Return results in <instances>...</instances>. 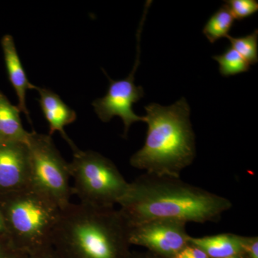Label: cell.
<instances>
[{
    "instance_id": "obj_11",
    "label": "cell",
    "mask_w": 258,
    "mask_h": 258,
    "mask_svg": "<svg viewBox=\"0 0 258 258\" xmlns=\"http://www.w3.org/2000/svg\"><path fill=\"white\" fill-rule=\"evenodd\" d=\"M1 45L10 83L18 96V108L27 115V118L31 123L26 106V93L28 90H37L38 87L28 81L17 52L13 37L10 35H5L2 39Z\"/></svg>"
},
{
    "instance_id": "obj_18",
    "label": "cell",
    "mask_w": 258,
    "mask_h": 258,
    "mask_svg": "<svg viewBox=\"0 0 258 258\" xmlns=\"http://www.w3.org/2000/svg\"><path fill=\"white\" fill-rule=\"evenodd\" d=\"M28 255L15 248L8 239L5 243L0 242V258H28Z\"/></svg>"
},
{
    "instance_id": "obj_24",
    "label": "cell",
    "mask_w": 258,
    "mask_h": 258,
    "mask_svg": "<svg viewBox=\"0 0 258 258\" xmlns=\"http://www.w3.org/2000/svg\"><path fill=\"white\" fill-rule=\"evenodd\" d=\"M228 258H246L245 255L244 256H235V257H231Z\"/></svg>"
},
{
    "instance_id": "obj_1",
    "label": "cell",
    "mask_w": 258,
    "mask_h": 258,
    "mask_svg": "<svg viewBox=\"0 0 258 258\" xmlns=\"http://www.w3.org/2000/svg\"><path fill=\"white\" fill-rule=\"evenodd\" d=\"M119 211L134 226L157 219L186 222H217L232 208L230 200L185 182L181 177L144 173L129 183Z\"/></svg>"
},
{
    "instance_id": "obj_10",
    "label": "cell",
    "mask_w": 258,
    "mask_h": 258,
    "mask_svg": "<svg viewBox=\"0 0 258 258\" xmlns=\"http://www.w3.org/2000/svg\"><path fill=\"white\" fill-rule=\"evenodd\" d=\"M37 91L40 94L39 103L42 113L50 126V133L48 135L52 137L55 132H60L61 136L71 146L74 152L79 150L64 130L66 125L71 124L77 118L76 112L66 105L58 95L50 90L38 87Z\"/></svg>"
},
{
    "instance_id": "obj_21",
    "label": "cell",
    "mask_w": 258,
    "mask_h": 258,
    "mask_svg": "<svg viewBox=\"0 0 258 258\" xmlns=\"http://www.w3.org/2000/svg\"><path fill=\"white\" fill-rule=\"evenodd\" d=\"M28 258H58L52 247L42 249L35 253L30 254Z\"/></svg>"
},
{
    "instance_id": "obj_12",
    "label": "cell",
    "mask_w": 258,
    "mask_h": 258,
    "mask_svg": "<svg viewBox=\"0 0 258 258\" xmlns=\"http://www.w3.org/2000/svg\"><path fill=\"white\" fill-rule=\"evenodd\" d=\"M249 237L233 233L194 237L190 236L189 243L203 250L210 258H228L245 255Z\"/></svg>"
},
{
    "instance_id": "obj_4",
    "label": "cell",
    "mask_w": 258,
    "mask_h": 258,
    "mask_svg": "<svg viewBox=\"0 0 258 258\" xmlns=\"http://www.w3.org/2000/svg\"><path fill=\"white\" fill-rule=\"evenodd\" d=\"M4 195L0 209L15 248L30 255L52 247L58 206L31 186Z\"/></svg>"
},
{
    "instance_id": "obj_2",
    "label": "cell",
    "mask_w": 258,
    "mask_h": 258,
    "mask_svg": "<svg viewBox=\"0 0 258 258\" xmlns=\"http://www.w3.org/2000/svg\"><path fill=\"white\" fill-rule=\"evenodd\" d=\"M130 226L119 210L70 203L52 237L58 258H132Z\"/></svg>"
},
{
    "instance_id": "obj_23",
    "label": "cell",
    "mask_w": 258,
    "mask_h": 258,
    "mask_svg": "<svg viewBox=\"0 0 258 258\" xmlns=\"http://www.w3.org/2000/svg\"><path fill=\"white\" fill-rule=\"evenodd\" d=\"M132 258H160L155 254L146 251V252H132Z\"/></svg>"
},
{
    "instance_id": "obj_19",
    "label": "cell",
    "mask_w": 258,
    "mask_h": 258,
    "mask_svg": "<svg viewBox=\"0 0 258 258\" xmlns=\"http://www.w3.org/2000/svg\"><path fill=\"white\" fill-rule=\"evenodd\" d=\"M174 258H210L203 250L191 244H188Z\"/></svg>"
},
{
    "instance_id": "obj_14",
    "label": "cell",
    "mask_w": 258,
    "mask_h": 258,
    "mask_svg": "<svg viewBox=\"0 0 258 258\" xmlns=\"http://www.w3.org/2000/svg\"><path fill=\"white\" fill-rule=\"evenodd\" d=\"M235 19L231 13L227 5H222L216 13L210 17L205 24L203 29V34L209 41L214 43L229 36L231 29L235 24Z\"/></svg>"
},
{
    "instance_id": "obj_15",
    "label": "cell",
    "mask_w": 258,
    "mask_h": 258,
    "mask_svg": "<svg viewBox=\"0 0 258 258\" xmlns=\"http://www.w3.org/2000/svg\"><path fill=\"white\" fill-rule=\"evenodd\" d=\"M219 63V71L224 77L242 74L250 69V66L232 47L226 49L223 53L212 57Z\"/></svg>"
},
{
    "instance_id": "obj_5",
    "label": "cell",
    "mask_w": 258,
    "mask_h": 258,
    "mask_svg": "<svg viewBox=\"0 0 258 258\" xmlns=\"http://www.w3.org/2000/svg\"><path fill=\"white\" fill-rule=\"evenodd\" d=\"M69 166L74 180L72 194L83 205L114 208L128 191L130 182L113 161L99 153L79 149Z\"/></svg>"
},
{
    "instance_id": "obj_16",
    "label": "cell",
    "mask_w": 258,
    "mask_h": 258,
    "mask_svg": "<svg viewBox=\"0 0 258 258\" xmlns=\"http://www.w3.org/2000/svg\"><path fill=\"white\" fill-rule=\"evenodd\" d=\"M230 40L231 47L237 51L250 64L258 61V30L256 29L249 35L242 37H227Z\"/></svg>"
},
{
    "instance_id": "obj_3",
    "label": "cell",
    "mask_w": 258,
    "mask_h": 258,
    "mask_svg": "<svg viewBox=\"0 0 258 258\" xmlns=\"http://www.w3.org/2000/svg\"><path fill=\"white\" fill-rule=\"evenodd\" d=\"M145 110L147 137L143 147L131 157V165L147 174L181 177L196 157L187 101L181 98L169 106L152 103Z\"/></svg>"
},
{
    "instance_id": "obj_9",
    "label": "cell",
    "mask_w": 258,
    "mask_h": 258,
    "mask_svg": "<svg viewBox=\"0 0 258 258\" xmlns=\"http://www.w3.org/2000/svg\"><path fill=\"white\" fill-rule=\"evenodd\" d=\"M27 143L0 142V191L3 194L30 186Z\"/></svg>"
},
{
    "instance_id": "obj_22",
    "label": "cell",
    "mask_w": 258,
    "mask_h": 258,
    "mask_svg": "<svg viewBox=\"0 0 258 258\" xmlns=\"http://www.w3.org/2000/svg\"><path fill=\"white\" fill-rule=\"evenodd\" d=\"M3 236L8 237V230H7L4 216H3V212L0 209V237H3Z\"/></svg>"
},
{
    "instance_id": "obj_8",
    "label": "cell",
    "mask_w": 258,
    "mask_h": 258,
    "mask_svg": "<svg viewBox=\"0 0 258 258\" xmlns=\"http://www.w3.org/2000/svg\"><path fill=\"white\" fill-rule=\"evenodd\" d=\"M186 222L157 219L130 226L132 245L142 246L160 258H174L189 244Z\"/></svg>"
},
{
    "instance_id": "obj_17",
    "label": "cell",
    "mask_w": 258,
    "mask_h": 258,
    "mask_svg": "<svg viewBox=\"0 0 258 258\" xmlns=\"http://www.w3.org/2000/svg\"><path fill=\"white\" fill-rule=\"evenodd\" d=\"M225 3L234 18L240 21L252 16L258 11L257 0H228Z\"/></svg>"
},
{
    "instance_id": "obj_6",
    "label": "cell",
    "mask_w": 258,
    "mask_h": 258,
    "mask_svg": "<svg viewBox=\"0 0 258 258\" xmlns=\"http://www.w3.org/2000/svg\"><path fill=\"white\" fill-rule=\"evenodd\" d=\"M30 186L46 195L60 209L71 203L69 163L61 157L50 135L29 132Z\"/></svg>"
},
{
    "instance_id": "obj_7",
    "label": "cell",
    "mask_w": 258,
    "mask_h": 258,
    "mask_svg": "<svg viewBox=\"0 0 258 258\" xmlns=\"http://www.w3.org/2000/svg\"><path fill=\"white\" fill-rule=\"evenodd\" d=\"M144 22V18L142 19L137 34L138 44L137 60L132 72L125 79L119 81H113L108 77L110 84L106 96L103 98H98L92 103L95 112L102 121L105 123L109 122L115 115L121 118L124 124V137L127 135L131 125L134 123L144 121V116H139L136 114L132 109L134 103H137L144 96V91L142 86H137L134 83V75L140 62L139 35H141Z\"/></svg>"
},
{
    "instance_id": "obj_13",
    "label": "cell",
    "mask_w": 258,
    "mask_h": 258,
    "mask_svg": "<svg viewBox=\"0 0 258 258\" xmlns=\"http://www.w3.org/2000/svg\"><path fill=\"white\" fill-rule=\"evenodd\" d=\"M20 112L0 91V142L27 143L29 132L22 124Z\"/></svg>"
},
{
    "instance_id": "obj_20",
    "label": "cell",
    "mask_w": 258,
    "mask_h": 258,
    "mask_svg": "<svg viewBox=\"0 0 258 258\" xmlns=\"http://www.w3.org/2000/svg\"><path fill=\"white\" fill-rule=\"evenodd\" d=\"M246 258H258L257 237H249L248 242L246 245Z\"/></svg>"
}]
</instances>
